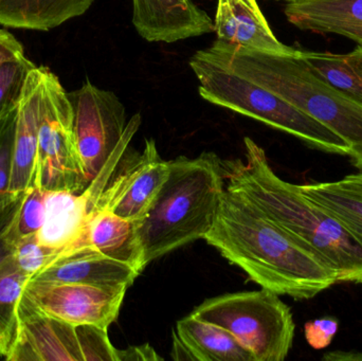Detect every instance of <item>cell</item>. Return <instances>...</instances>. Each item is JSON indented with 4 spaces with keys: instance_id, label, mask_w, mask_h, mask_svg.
<instances>
[{
    "instance_id": "8",
    "label": "cell",
    "mask_w": 362,
    "mask_h": 361,
    "mask_svg": "<svg viewBox=\"0 0 362 361\" xmlns=\"http://www.w3.org/2000/svg\"><path fill=\"white\" fill-rule=\"evenodd\" d=\"M68 97L74 110L76 146L90 182L119 150L131 143L141 124V114L127 121L120 99L88 80L68 93Z\"/></svg>"
},
{
    "instance_id": "33",
    "label": "cell",
    "mask_w": 362,
    "mask_h": 361,
    "mask_svg": "<svg viewBox=\"0 0 362 361\" xmlns=\"http://www.w3.org/2000/svg\"><path fill=\"white\" fill-rule=\"evenodd\" d=\"M323 360H362V353L357 352H331L325 354Z\"/></svg>"
},
{
    "instance_id": "30",
    "label": "cell",
    "mask_w": 362,
    "mask_h": 361,
    "mask_svg": "<svg viewBox=\"0 0 362 361\" xmlns=\"http://www.w3.org/2000/svg\"><path fill=\"white\" fill-rule=\"evenodd\" d=\"M25 54L23 45L10 32L0 29V66Z\"/></svg>"
},
{
    "instance_id": "29",
    "label": "cell",
    "mask_w": 362,
    "mask_h": 361,
    "mask_svg": "<svg viewBox=\"0 0 362 361\" xmlns=\"http://www.w3.org/2000/svg\"><path fill=\"white\" fill-rule=\"evenodd\" d=\"M338 329L339 321L336 318L325 317L306 322L304 332L306 341L313 349L322 350L331 345Z\"/></svg>"
},
{
    "instance_id": "12",
    "label": "cell",
    "mask_w": 362,
    "mask_h": 361,
    "mask_svg": "<svg viewBox=\"0 0 362 361\" xmlns=\"http://www.w3.org/2000/svg\"><path fill=\"white\" fill-rule=\"evenodd\" d=\"M133 25L148 42H172L214 32V21L192 0H133Z\"/></svg>"
},
{
    "instance_id": "1",
    "label": "cell",
    "mask_w": 362,
    "mask_h": 361,
    "mask_svg": "<svg viewBox=\"0 0 362 361\" xmlns=\"http://www.w3.org/2000/svg\"><path fill=\"white\" fill-rule=\"evenodd\" d=\"M264 290L297 300L338 283L337 273L268 218L226 188L216 220L204 239Z\"/></svg>"
},
{
    "instance_id": "23",
    "label": "cell",
    "mask_w": 362,
    "mask_h": 361,
    "mask_svg": "<svg viewBox=\"0 0 362 361\" xmlns=\"http://www.w3.org/2000/svg\"><path fill=\"white\" fill-rule=\"evenodd\" d=\"M30 279L14 261L0 271V360H10L14 349L21 326L19 302Z\"/></svg>"
},
{
    "instance_id": "21",
    "label": "cell",
    "mask_w": 362,
    "mask_h": 361,
    "mask_svg": "<svg viewBox=\"0 0 362 361\" xmlns=\"http://www.w3.org/2000/svg\"><path fill=\"white\" fill-rule=\"evenodd\" d=\"M301 59L323 82L362 106V46L346 54L301 51Z\"/></svg>"
},
{
    "instance_id": "15",
    "label": "cell",
    "mask_w": 362,
    "mask_h": 361,
    "mask_svg": "<svg viewBox=\"0 0 362 361\" xmlns=\"http://www.w3.org/2000/svg\"><path fill=\"white\" fill-rule=\"evenodd\" d=\"M214 42L274 54L298 55L301 50L281 42L270 29L257 0H218Z\"/></svg>"
},
{
    "instance_id": "16",
    "label": "cell",
    "mask_w": 362,
    "mask_h": 361,
    "mask_svg": "<svg viewBox=\"0 0 362 361\" xmlns=\"http://www.w3.org/2000/svg\"><path fill=\"white\" fill-rule=\"evenodd\" d=\"M44 83V66H35L28 74L17 106L13 146L10 191L21 195L32 188L37 161L38 122Z\"/></svg>"
},
{
    "instance_id": "2",
    "label": "cell",
    "mask_w": 362,
    "mask_h": 361,
    "mask_svg": "<svg viewBox=\"0 0 362 361\" xmlns=\"http://www.w3.org/2000/svg\"><path fill=\"white\" fill-rule=\"evenodd\" d=\"M245 161H226V188L259 207L293 239L337 273L338 283L362 284V246L298 184L279 177L263 148L245 138Z\"/></svg>"
},
{
    "instance_id": "26",
    "label": "cell",
    "mask_w": 362,
    "mask_h": 361,
    "mask_svg": "<svg viewBox=\"0 0 362 361\" xmlns=\"http://www.w3.org/2000/svg\"><path fill=\"white\" fill-rule=\"evenodd\" d=\"M55 256L54 252L38 243L35 235H30L17 239L13 261L17 268L32 278L46 268Z\"/></svg>"
},
{
    "instance_id": "4",
    "label": "cell",
    "mask_w": 362,
    "mask_h": 361,
    "mask_svg": "<svg viewBox=\"0 0 362 361\" xmlns=\"http://www.w3.org/2000/svg\"><path fill=\"white\" fill-rule=\"evenodd\" d=\"M204 50L337 134L350 146L353 165L362 171V106L318 78L301 59V52L274 54L216 42Z\"/></svg>"
},
{
    "instance_id": "18",
    "label": "cell",
    "mask_w": 362,
    "mask_h": 361,
    "mask_svg": "<svg viewBox=\"0 0 362 361\" xmlns=\"http://www.w3.org/2000/svg\"><path fill=\"white\" fill-rule=\"evenodd\" d=\"M289 23L305 31L338 34L362 46V0H305L285 6Z\"/></svg>"
},
{
    "instance_id": "25",
    "label": "cell",
    "mask_w": 362,
    "mask_h": 361,
    "mask_svg": "<svg viewBox=\"0 0 362 361\" xmlns=\"http://www.w3.org/2000/svg\"><path fill=\"white\" fill-rule=\"evenodd\" d=\"M18 106V105H17ZM17 106L6 112L0 118V206L14 201L21 195L10 191L11 167H12L13 146L16 129Z\"/></svg>"
},
{
    "instance_id": "7",
    "label": "cell",
    "mask_w": 362,
    "mask_h": 361,
    "mask_svg": "<svg viewBox=\"0 0 362 361\" xmlns=\"http://www.w3.org/2000/svg\"><path fill=\"white\" fill-rule=\"evenodd\" d=\"M88 184L76 146L71 102L59 76L44 66L33 187L80 193Z\"/></svg>"
},
{
    "instance_id": "22",
    "label": "cell",
    "mask_w": 362,
    "mask_h": 361,
    "mask_svg": "<svg viewBox=\"0 0 362 361\" xmlns=\"http://www.w3.org/2000/svg\"><path fill=\"white\" fill-rule=\"evenodd\" d=\"M305 196L333 215L362 246V194L335 182L299 186Z\"/></svg>"
},
{
    "instance_id": "13",
    "label": "cell",
    "mask_w": 362,
    "mask_h": 361,
    "mask_svg": "<svg viewBox=\"0 0 362 361\" xmlns=\"http://www.w3.org/2000/svg\"><path fill=\"white\" fill-rule=\"evenodd\" d=\"M140 273L141 271L127 261L106 256L93 248L81 247L59 254L31 279L129 290Z\"/></svg>"
},
{
    "instance_id": "3",
    "label": "cell",
    "mask_w": 362,
    "mask_h": 361,
    "mask_svg": "<svg viewBox=\"0 0 362 361\" xmlns=\"http://www.w3.org/2000/svg\"><path fill=\"white\" fill-rule=\"evenodd\" d=\"M225 191L223 167L214 154L172 160L169 178L137 226L144 268L178 248L204 239L216 220Z\"/></svg>"
},
{
    "instance_id": "19",
    "label": "cell",
    "mask_w": 362,
    "mask_h": 361,
    "mask_svg": "<svg viewBox=\"0 0 362 361\" xmlns=\"http://www.w3.org/2000/svg\"><path fill=\"white\" fill-rule=\"evenodd\" d=\"M136 232L137 225L131 220L104 208L95 207L87 220L83 237L67 251L81 247L93 248L106 256L127 261L142 273L144 267Z\"/></svg>"
},
{
    "instance_id": "14",
    "label": "cell",
    "mask_w": 362,
    "mask_h": 361,
    "mask_svg": "<svg viewBox=\"0 0 362 361\" xmlns=\"http://www.w3.org/2000/svg\"><path fill=\"white\" fill-rule=\"evenodd\" d=\"M101 194L93 182L80 193L47 190L44 224L35 235L38 243L57 256L76 246Z\"/></svg>"
},
{
    "instance_id": "34",
    "label": "cell",
    "mask_w": 362,
    "mask_h": 361,
    "mask_svg": "<svg viewBox=\"0 0 362 361\" xmlns=\"http://www.w3.org/2000/svg\"><path fill=\"white\" fill-rule=\"evenodd\" d=\"M284 1H287L288 4H291V2L305 1V0H284Z\"/></svg>"
},
{
    "instance_id": "32",
    "label": "cell",
    "mask_w": 362,
    "mask_h": 361,
    "mask_svg": "<svg viewBox=\"0 0 362 361\" xmlns=\"http://www.w3.org/2000/svg\"><path fill=\"white\" fill-rule=\"evenodd\" d=\"M335 182L341 188L355 191V192L362 194V171H359L356 174H351V175L346 176L341 180Z\"/></svg>"
},
{
    "instance_id": "6",
    "label": "cell",
    "mask_w": 362,
    "mask_h": 361,
    "mask_svg": "<svg viewBox=\"0 0 362 361\" xmlns=\"http://www.w3.org/2000/svg\"><path fill=\"white\" fill-rule=\"evenodd\" d=\"M192 314L229 331L255 361H283L293 347L296 324L291 309L264 288L208 299Z\"/></svg>"
},
{
    "instance_id": "17",
    "label": "cell",
    "mask_w": 362,
    "mask_h": 361,
    "mask_svg": "<svg viewBox=\"0 0 362 361\" xmlns=\"http://www.w3.org/2000/svg\"><path fill=\"white\" fill-rule=\"evenodd\" d=\"M172 353L176 360L255 361L232 333L193 314L176 324Z\"/></svg>"
},
{
    "instance_id": "5",
    "label": "cell",
    "mask_w": 362,
    "mask_h": 361,
    "mask_svg": "<svg viewBox=\"0 0 362 361\" xmlns=\"http://www.w3.org/2000/svg\"><path fill=\"white\" fill-rule=\"evenodd\" d=\"M189 65L199 81L198 93L206 101L289 134L310 148L350 156L349 144L329 127L272 91L232 71L206 50L197 51Z\"/></svg>"
},
{
    "instance_id": "9",
    "label": "cell",
    "mask_w": 362,
    "mask_h": 361,
    "mask_svg": "<svg viewBox=\"0 0 362 361\" xmlns=\"http://www.w3.org/2000/svg\"><path fill=\"white\" fill-rule=\"evenodd\" d=\"M18 336L8 361H120L107 329L70 326L19 307Z\"/></svg>"
},
{
    "instance_id": "31",
    "label": "cell",
    "mask_w": 362,
    "mask_h": 361,
    "mask_svg": "<svg viewBox=\"0 0 362 361\" xmlns=\"http://www.w3.org/2000/svg\"><path fill=\"white\" fill-rule=\"evenodd\" d=\"M161 360L150 345L132 347L121 351V361Z\"/></svg>"
},
{
    "instance_id": "10",
    "label": "cell",
    "mask_w": 362,
    "mask_h": 361,
    "mask_svg": "<svg viewBox=\"0 0 362 361\" xmlns=\"http://www.w3.org/2000/svg\"><path fill=\"white\" fill-rule=\"evenodd\" d=\"M127 288L30 279L19 307L70 326L107 329L118 318Z\"/></svg>"
},
{
    "instance_id": "28",
    "label": "cell",
    "mask_w": 362,
    "mask_h": 361,
    "mask_svg": "<svg viewBox=\"0 0 362 361\" xmlns=\"http://www.w3.org/2000/svg\"><path fill=\"white\" fill-rule=\"evenodd\" d=\"M23 194L14 201L0 206V271L13 263L17 235V218L23 203Z\"/></svg>"
},
{
    "instance_id": "24",
    "label": "cell",
    "mask_w": 362,
    "mask_h": 361,
    "mask_svg": "<svg viewBox=\"0 0 362 361\" xmlns=\"http://www.w3.org/2000/svg\"><path fill=\"white\" fill-rule=\"evenodd\" d=\"M35 66L25 54L0 66V118L18 105L28 74Z\"/></svg>"
},
{
    "instance_id": "27",
    "label": "cell",
    "mask_w": 362,
    "mask_h": 361,
    "mask_svg": "<svg viewBox=\"0 0 362 361\" xmlns=\"http://www.w3.org/2000/svg\"><path fill=\"white\" fill-rule=\"evenodd\" d=\"M46 191L37 186L25 191L17 218L18 239L36 235L42 228L45 220Z\"/></svg>"
},
{
    "instance_id": "11",
    "label": "cell",
    "mask_w": 362,
    "mask_h": 361,
    "mask_svg": "<svg viewBox=\"0 0 362 361\" xmlns=\"http://www.w3.org/2000/svg\"><path fill=\"white\" fill-rule=\"evenodd\" d=\"M129 162L106 187L95 207L110 210L138 226L169 178L171 161L163 160L156 142L146 139L144 150Z\"/></svg>"
},
{
    "instance_id": "20",
    "label": "cell",
    "mask_w": 362,
    "mask_h": 361,
    "mask_svg": "<svg viewBox=\"0 0 362 361\" xmlns=\"http://www.w3.org/2000/svg\"><path fill=\"white\" fill-rule=\"evenodd\" d=\"M95 0H0V25L49 31L82 16Z\"/></svg>"
}]
</instances>
